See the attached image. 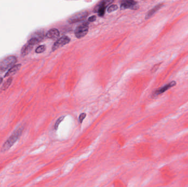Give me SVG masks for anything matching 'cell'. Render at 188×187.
<instances>
[{
  "instance_id": "16",
  "label": "cell",
  "mask_w": 188,
  "mask_h": 187,
  "mask_svg": "<svg viewBox=\"0 0 188 187\" xmlns=\"http://www.w3.org/2000/svg\"><path fill=\"white\" fill-rule=\"evenodd\" d=\"M64 117H60V118L57 120V121L56 122V124H55V129H56V130L57 129V127L58 126V125L60 124V123L62 121V120L64 119Z\"/></svg>"
},
{
  "instance_id": "13",
  "label": "cell",
  "mask_w": 188,
  "mask_h": 187,
  "mask_svg": "<svg viewBox=\"0 0 188 187\" xmlns=\"http://www.w3.org/2000/svg\"><path fill=\"white\" fill-rule=\"evenodd\" d=\"M12 78L10 77L7 80L6 82H5L4 84H3L2 87V90L3 91H5L6 89H8V87L10 86V84H11L12 83Z\"/></svg>"
},
{
  "instance_id": "3",
  "label": "cell",
  "mask_w": 188,
  "mask_h": 187,
  "mask_svg": "<svg viewBox=\"0 0 188 187\" xmlns=\"http://www.w3.org/2000/svg\"><path fill=\"white\" fill-rule=\"evenodd\" d=\"M89 23L88 22H83L79 24L75 30V36L78 38H81L84 37L88 33Z\"/></svg>"
},
{
  "instance_id": "6",
  "label": "cell",
  "mask_w": 188,
  "mask_h": 187,
  "mask_svg": "<svg viewBox=\"0 0 188 187\" xmlns=\"http://www.w3.org/2000/svg\"><path fill=\"white\" fill-rule=\"evenodd\" d=\"M70 41H71L70 38L66 36H63L60 38H59V40H58L53 45L52 48V51H55L58 48L65 46L70 42Z\"/></svg>"
},
{
  "instance_id": "10",
  "label": "cell",
  "mask_w": 188,
  "mask_h": 187,
  "mask_svg": "<svg viewBox=\"0 0 188 187\" xmlns=\"http://www.w3.org/2000/svg\"><path fill=\"white\" fill-rule=\"evenodd\" d=\"M162 6H163V4H162V3L156 6L155 7H154L152 9H151L150 11L148 12V13H147L146 17H145V19H149L156 12H157L159 10H160Z\"/></svg>"
},
{
  "instance_id": "7",
  "label": "cell",
  "mask_w": 188,
  "mask_h": 187,
  "mask_svg": "<svg viewBox=\"0 0 188 187\" xmlns=\"http://www.w3.org/2000/svg\"><path fill=\"white\" fill-rule=\"evenodd\" d=\"M137 2L134 0H122L121 8V10H126L128 8L134 9L136 7Z\"/></svg>"
},
{
  "instance_id": "5",
  "label": "cell",
  "mask_w": 188,
  "mask_h": 187,
  "mask_svg": "<svg viewBox=\"0 0 188 187\" xmlns=\"http://www.w3.org/2000/svg\"><path fill=\"white\" fill-rule=\"evenodd\" d=\"M177 84V82L175 81H172L171 82H170L168 84H165L164 86L161 87L159 89H157V90H156L152 94V96L155 97H157L158 96H159L161 94L165 93V92H166L167 91H168L172 87H173L174 86H175Z\"/></svg>"
},
{
  "instance_id": "1",
  "label": "cell",
  "mask_w": 188,
  "mask_h": 187,
  "mask_svg": "<svg viewBox=\"0 0 188 187\" xmlns=\"http://www.w3.org/2000/svg\"><path fill=\"white\" fill-rule=\"evenodd\" d=\"M23 130V128L20 127L14 131L12 133V135L10 136L8 139L2 146V152H5L7 150L10 149L11 147L14 144L15 142L18 140L20 136H21Z\"/></svg>"
},
{
  "instance_id": "19",
  "label": "cell",
  "mask_w": 188,
  "mask_h": 187,
  "mask_svg": "<svg viewBox=\"0 0 188 187\" xmlns=\"http://www.w3.org/2000/svg\"><path fill=\"white\" fill-rule=\"evenodd\" d=\"M96 19V17L95 15H93L91 17H90L89 19H88V22H93L94 21H95Z\"/></svg>"
},
{
  "instance_id": "4",
  "label": "cell",
  "mask_w": 188,
  "mask_h": 187,
  "mask_svg": "<svg viewBox=\"0 0 188 187\" xmlns=\"http://www.w3.org/2000/svg\"><path fill=\"white\" fill-rule=\"evenodd\" d=\"M88 15V13L85 10L81 11L72 15L68 19V22L70 24L75 23L76 22H79L85 19L87 17Z\"/></svg>"
},
{
  "instance_id": "11",
  "label": "cell",
  "mask_w": 188,
  "mask_h": 187,
  "mask_svg": "<svg viewBox=\"0 0 188 187\" xmlns=\"http://www.w3.org/2000/svg\"><path fill=\"white\" fill-rule=\"evenodd\" d=\"M20 66H21V64H20L13 66L11 68H10V69L8 71V72L6 74V75L5 76V77L10 76L11 75L15 74L19 70Z\"/></svg>"
},
{
  "instance_id": "14",
  "label": "cell",
  "mask_w": 188,
  "mask_h": 187,
  "mask_svg": "<svg viewBox=\"0 0 188 187\" xmlns=\"http://www.w3.org/2000/svg\"><path fill=\"white\" fill-rule=\"evenodd\" d=\"M46 50V47L45 45H41L39 46V47L36 49L35 50V52L37 53H41L45 51Z\"/></svg>"
},
{
  "instance_id": "12",
  "label": "cell",
  "mask_w": 188,
  "mask_h": 187,
  "mask_svg": "<svg viewBox=\"0 0 188 187\" xmlns=\"http://www.w3.org/2000/svg\"><path fill=\"white\" fill-rule=\"evenodd\" d=\"M114 1V0H102L99 4L96 6L94 10L97 9L101 7H104L106 8L107 6H108V5H111Z\"/></svg>"
},
{
  "instance_id": "8",
  "label": "cell",
  "mask_w": 188,
  "mask_h": 187,
  "mask_svg": "<svg viewBox=\"0 0 188 187\" xmlns=\"http://www.w3.org/2000/svg\"><path fill=\"white\" fill-rule=\"evenodd\" d=\"M60 35V32L57 29H52L50 30L47 33H46V36L47 38H58Z\"/></svg>"
},
{
  "instance_id": "20",
  "label": "cell",
  "mask_w": 188,
  "mask_h": 187,
  "mask_svg": "<svg viewBox=\"0 0 188 187\" xmlns=\"http://www.w3.org/2000/svg\"><path fill=\"white\" fill-rule=\"evenodd\" d=\"M2 81H3V79H2V77H0V84L2 83Z\"/></svg>"
},
{
  "instance_id": "18",
  "label": "cell",
  "mask_w": 188,
  "mask_h": 187,
  "mask_svg": "<svg viewBox=\"0 0 188 187\" xmlns=\"http://www.w3.org/2000/svg\"><path fill=\"white\" fill-rule=\"evenodd\" d=\"M160 64H161V63H160V64H156V65L154 66L152 68V69H151V72L152 73H155V71H156L157 70V69H158V68H159V66H160Z\"/></svg>"
},
{
  "instance_id": "17",
  "label": "cell",
  "mask_w": 188,
  "mask_h": 187,
  "mask_svg": "<svg viewBox=\"0 0 188 187\" xmlns=\"http://www.w3.org/2000/svg\"><path fill=\"white\" fill-rule=\"evenodd\" d=\"M86 114L85 113H82L79 116V121H80V123H81L84 120L85 117H86Z\"/></svg>"
},
{
  "instance_id": "2",
  "label": "cell",
  "mask_w": 188,
  "mask_h": 187,
  "mask_svg": "<svg viewBox=\"0 0 188 187\" xmlns=\"http://www.w3.org/2000/svg\"><path fill=\"white\" fill-rule=\"evenodd\" d=\"M17 62V58L13 56L6 57L0 61V71H5L10 69Z\"/></svg>"
},
{
  "instance_id": "15",
  "label": "cell",
  "mask_w": 188,
  "mask_h": 187,
  "mask_svg": "<svg viewBox=\"0 0 188 187\" xmlns=\"http://www.w3.org/2000/svg\"><path fill=\"white\" fill-rule=\"evenodd\" d=\"M117 8L118 7L117 5H111V6H109L108 7L107 10H108V13H111V12H114V11L116 10H117Z\"/></svg>"
},
{
  "instance_id": "9",
  "label": "cell",
  "mask_w": 188,
  "mask_h": 187,
  "mask_svg": "<svg viewBox=\"0 0 188 187\" xmlns=\"http://www.w3.org/2000/svg\"><path fill=\"white\" fill-rule=\"evenodd\" d=\"M33 47V46L29 44L28 42H27L23 47H22L21 50V55L22 56H25L27 55L29 53L32 51Z\"/></svg>"
}]
</instances>
